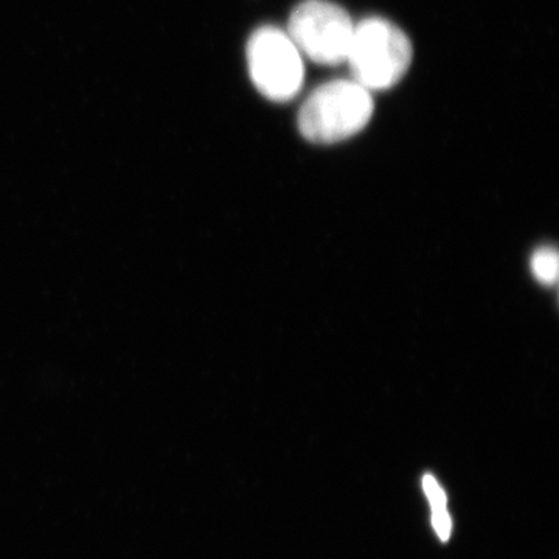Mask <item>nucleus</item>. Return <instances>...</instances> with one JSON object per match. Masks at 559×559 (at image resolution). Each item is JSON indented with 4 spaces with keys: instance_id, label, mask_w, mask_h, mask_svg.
<instances>
[{
    "instance_id": "nucleus-3",
    "label": "nucleus",
    "mask_w": 559,
    "mask_h": 559,
    "mask_svg": "<svg viewBox=\"0 0 559 559\" xmlns=\"http://www.w3.org/2000/svg\"><path fill=\"white\" fill-rule=\"evenodd\" d=\"M353 32L355 24L347 11L326 0H307L289 17V38L300 53L318 64L345 62Z\"/></svg>"
},
{
    "instance_id": "nucleus-7",
    "label": "nucleus",
    "mask_w": 559,
    "mask_h": 559,
    "mask_svg": "<svg viewBox=\"0 0 559 559\" xmlns=\"http://www.w3.org/2000/svg\"><path fill=\"white\" fill-rule=\"evenodd\" d=\"M433 527H436L437 533L441 540L450 539L451 535V520L448 516L447 510H433Z\"/></svg>"
},
{
    "instance_id": "nucleus-5",
    "label": "nucleus",
    "mask_w": 559,
    "mask_h": 559,
    "mask_svg": "<svg viewBox=\"0 0 559 559\" xmlns=\"http://www.w3.org/2000/svg\"><path fill=\"white\" fill-rule=\"evenodd\" d=\"M533 275L539 283L546 286H554L558 282L559 259L555 248H540L533 253L532 261Z\"/></svg>"
},
{
    "instance_id": "nucleus-6",
    "label": "nucleus",
    "mask_w": 559,
    "mask_h": 559,
    "mask_svg": "<svg viewBox=\"0 0 559 559\" xmlns=\"http://www.w3.org/2000/svg\"><path fill=\"white\" fill-rule=\"evenodd\" d=\"M423 487H425L426 495H428L430 506H432L433 510H444L447 509V498H444V492L441 491L440 485L437 484V480L433 479L432 476H425L423 479Z\"/></svg>"
},
{
    "instance_id": "nucleus-2",
    "label": "nucleus",
    "mask_w": 559,
    "mask_h": 559,
    "mask_svg": "<svg viewBox=\"0 0 559 559\" xmlns=\"http://www.w3.org/2000/svg\"><path fill=\"white\" fill-rule=\"evenodd\" d=\"M412 44L395 25L370 17L355 25L347 60L353 80L367 91L395 86L409 69Z\"/></svg>"
},
{
    "instance_id": "nucleus-1",
    "label": "nucleus",
    "mask_w": 559,
    "mask_h": 559,
    "mask_svg": "<svg viewBox=\"0 0 559 559\" xmlns=\"http://www.w3.org/2000/svg\"><path fill=\"white\" fill-rule=\"evenodd\" d=\"M370 91L355 80H337L318 87L301 106L299 128L305 139L320 145L358 134L373 116Z\"/></svg>"
},
{
    "instance_id": "nucleus-4",
    "label": "nucleus",
    "mask_w": 559,
    "mask_h": 559,
    "mask_svg": "<svg viewBox=\"0 0 559 559\" xmlns=\"http://www.w3.org/2000/svg\"><path fill=\"white\" fill-rule=\"evenodd\" d=\"M250 76L257 90L274 102L296 97L304 84L301 53L288 33L263 27L253 33L248 46Z\"/></svg>"
}]
</instances>
